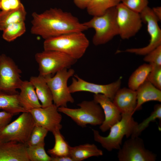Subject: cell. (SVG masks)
Segmentation results:
<instances>
[{
    "label": "cell",
    "instance_id": "cell-5",
    "mask_svg": "<svg viewBox=\"0 0 161 161\" xmlns=\"http://www.w3.org/2000/svg\"><path fill=\"white\" fill-rule=\"evenodd\" d=\"M77 105L79 107L78 108L61 107H58V110L82 127L88 124L100 126L102 124L104 119L103 111L100 105L94 100H84Z\"/></svg>",
    "mask_w": 161,
    "mask_h": 161
},
{
    "label": "cell",
    "instance_id": "cell-19",
    "mask_svg": "<svg viewBox=\"0 0 161 161\" xmlns=\"http://www.w3.org/2000/svg\"><path fill=\"white\" fill-rule=\"evenodd\" d=\"M137 103L135 111L141 109L143 104L154 101L161 102V90L146 80L136 91Z\"/></svg>",
    "mask_w": 161,
    "mask_h": 161
},
{
    "label": "cell",
    "instance_id": "cell-4",
    "mask_svg": "<svg viewBox=\"0 0 161 161\" xmlns=\"http://www.w3.org/2000/svg\"><path fill=\"white\" fill-rule=\"evenodd\" d=\"M131 114H121V118L110 128L109 134L106 137L100 135L97 130L92 129L94 140L100 143L104 148L110 151L119 149L123 137L131 136L138 123Z\"/></svg>",
    "mask_w": 161,
    "mask_h": 161
},
{
    "label": "cell",
    "instance_id": "cell-36",
    "mask_svg": "<svg viewBox=\"0 0 161 161\" xmlns=\"http://www.w3.org/2000/svg\"><path fill=\"white\" fill-rule=\"evenodd\" d=\"M91 0H73L75 5L78 8L84 9H86Z\"/></svg>",
    "mask_w": 161,
    "mask_h": 161
},
{
    "label": "cell",
    "instance_id": "cell-6",
    "mask_svg": "<svg viewBox=\"0 0 161 161\" xmlns=\"http://www.w3.org/2000/svg\"><path fill=\"white\" fill-rule=\"evenodd\" d=\"M38 65L39 74L44 76L55 74L64 69H69L77 60L60 52L44 50L35 56Z\"/></svg>",
    "mask_w": 161,
    "mask_h": 161
},
{
    "label": "cell",
    "instance_id": "cell-35",
    "mask_svg": "<svg viewBox=\"0 0 161 161\" xmlns=\"http://www.w3.org/2000/svg\"><path fill=\"white\" fill-rule=\"evenodd\" d=\"M14 115L5 111L0 112V130L4 129L10 123Z\"/></svg>",
    "mask_w": 161,
    "mask_h": 161
},
{
    "label": "cell",
    "instance_id": "cell-20",
    "mask_svg": "<svg viewBox=\"0 0 161 161\" xmlns=\"http://www.w3.org/2000/svg\"><path fill=\"white\" fill-rule=\"evenodd\" d=\"M33 86L41 107H46L53 104V97L44 76L39 74L32 76L30 80Z\"/></svg>",
    "mask_w": 161,
    "mask_h": 161
},
{
    "label": "cell",
    "instance_id": "cell-16",
    "mask_svg": "<svg viewBox=\"0 0 161 161\" xmlns=\"http://www.w3.org/2000/svg\"><path fill=\"white\" fill-rule=\"evenodd\" d=\"M26 144L0 140V161H30Z\"/></svg>",
    "mask_w": 161,
    "mask_h": 161
},
{
    "label": "cell",
    "instance_id": "cell-22",
    "mask_svg": "<svg viewBox=\"0 0 161 161\" xmlns=\"http://www.w3.org/2000/svg\"><path fill=\"white\" fill-rule=\"evenodd\" d=\"M18 93L12 94L0 90V109L14 115L27 112L19 101Z\"/></svg>",
    "mask_w": 161,
    "mask_h": 161
},
{
    "label": "cell",
    "instance_id": "cell-8",
    "mask_svg": "<svg viewBox=\"0 0 161 161\" xmlns=\"http://www.w3.org/2000/svg\"><path fill=\"white\" fill-rule=\"evenodd\" d=\"M35 126L29 112H24L14 121L0 130V140L14 141L26 144Z\"/></svg>",
    "mask_w": 161,
    "mask_h": 161
},
{
    "label": "cell",
    "instance_id": "cell-34",
    "mask_svg": "<svg viewBox=\"0 0 161 161\" xmlns=\"http://www.w3.org/2000/svg\"><path fill=\"white\" fill-rule=\"evenodd\" d=\"M23 5L21 0H0L1 11L15 10Z\"/></svg>",
    "mask_w": 161,
    "mask_h": 161
},
{
    "label": "cell",
    "instance_id": "cell-17",
    "mask_svg": "<svg viewBox=\"0 0 161 161\" xmlns=\"http://www.w3.org/2000/svg\"><path fill=\"white\" fill-rule=\"evenodd\" d=\"M112 101L121 114H133L137 105L136 91L129 88L119 89Z\"/></svg>",
    "mask_w": 161,
    "mask_h": 161
},
{
    "label": "cell",
    "instance_id": "cell-9",
    "mask_svg": "<svg viewBox=\"0 0 161 161\" xmlns=\"http://www.w3.org/2000/svg\"><path fill=\"white\" fill-rule=\"evenodd\" d=\"M21 70L13 60L4 54L0 55V90L12 94L18 93L23 80Z\"/></svg>",
    "mask_w": 161,
    "mask_h": 161
},
{
    "label": "cell",
    "instance_id": "cell-32",
    "mask_svg": "<svg viewBox=\"0 0 161 161\" xmlns=\"http://www.w3.org/2000/svg\"><path fill=\"white\" fill-rule=\"evenodd\" d=\"M122 3L130 10L140 13L148 6V0H121Z\"/></svg>",
    "mask_w": 161,
    "mask_h": 161
},
{
    "label": "cell",
    "instance_id": "cell-12",
    "mask_svg": "<svg viewBox=\"0 0 161 161\" xmlns=\"http://www.w3.org/2000/svg\"><path fill=\"white\" fill-rule=\"evenodd\" d=\"M118 150L119 161H155L157 158L155 154L145 148L143 140L139 137L127 140Z\"/></svg>",
    "mask_w": 161,
    "mask_h": 161
},
{
    "label": "cell",
    "instance_id": "cell-2",
    "mask_svg": "<svg viewBox=\"0 0 161 161\" xmlns=\"http://www.w3.org/2000/svg\"><path fill=\"white\" fill-rule=\"evenodd\" d=\"M89 44L83 32H77L45 39L43 47L44 50L59 51L78 60L84 55Z\"/></svg>",
    "mask_w": 161,
    "mask_h": 161
},
{
    "label": "cell",
    "instance_id": "cell-7",
    "mask_svg": "<svg viewBox=\"0 0 161 161\" xmlns=\"http://www.w3.org/2000/svg\"><path fill=\"white\" fill-rule=\"evenodd\" d=\"M75 72L73 69H65L58 72L53 76L51 75L44 76L51 92L54 104L58 107H67L68 103L74 102L67 82L74 75Z\"/></svg>",
    "mask_w": 161,
    "mask_h": 161
},
{
    "label": "cell",
    "instance_id": "cell-26",
    "mask_svg": "<svg viewBox=\"0 0 161 161\" xmlns=\"http://www.w3.org/2000/svg\"><path fill=\"white\" fill-rule=\"evenodd\" d=\"M52 134L54 137L55 143L54 147L48 150V153L52 157L69 155L70 146L65 140L60 130L56 131Z\"/></svg>",
    "mask_w": 161,
    "mask_h": 161
},
{
    "label": "cell",
    "instance_id": "cell-30",
    "mask_svg": "<svg viewBox=\"0 0 161 161\" xmlns=\"http://www.w3.org/2000/svg\"><path fill=\"white\" fill-rule=\"evenodd\" d=\"M48 132L45 128L35 125L26 144L27 146H32L44 142Z\"/></svg>",
    "mask_w": 161,
    "mask_h": 161
},
{
    "label": "cell",
    "instance_id": "cell-29",
    "mask_svg": "<svg viewBox=\"0 0 161 161\" xmlns=\"http://www.w3.org/2000/svg\"><path fill=\"white\" fill-rule=\"evenodd\" d=\"M45 143L27 146L26 151L30 161H51V157L46 153Z\"/></svg>",
    "mask_w": 161,
    "mask_h": 161
},
{
    "label": "cell",
    "instance_id": "cell-1",
    "mask_svg": "<svg viewBox=\"0 0 161 161\" xmlns=\"http://www.w3.org/2000/svg\"><path fill=\"white\" fill-rule=\"evenodd\" d=\"M31 33L44 40L65 34L83 31L88 29L69 12L51 8L43 12L32 14Z\"/></svg>",
    "mask_w": 161,
    "mask_h": 161
},
{
    "label": "cell",
    "instance_id": "cell-13",
    "mask_svg": "<svg viewBox=\"0 0 161 161\" xmlns=\"http://www.w3.org/2000/svg\"><path fill=\"white\" fill-rule=\"evenodd\" d=\"M72 79L71 84L69 86L71 93L79 92H86L95 94L103 95L112 100L115 94L120 88L121 84V78L111 83L99 84L86 81L77 75Z\"/></svg>",
    "mask_w": 161,
    "mask_h": 161
},
{
    "label": "cell",
    "instance_id": "cell-25",
    "mask_svg": "<svg viewBox=\"0 0 161 161\" xmlns=\"http://www.w3.org/2000/svg\"><path fill=\"white\" fill-rule=\"evenodd\" d=\"M120 1L121 0H91L86 9L91 16L100 15L108 9L116 7Z\"/></svg>",
    "mask_w": 161,
    "mask_h": 161
},
{
    "label": "cell",
    "instance_id": "cell-11",
    "mask_svg": "<svg viewBox=\"0 0 161 161\" xmlns=\"http://www.w3.org/2000/svg\"><path fill=\"white\" fill-rule=\"evenodd\" d=\"M140 14L143 22L147 24V31L150 38L149 43L145 47L128 49L123 51L118 50V53L124 52L145 55L161 45V30L158 24L159 21L152 9L147 6Z\"/></svg>",
    "mask_w": 161,
    "mask_h": 161
},
{
    "label": "cell",
    "instance_id": "cell-14",
    "mask_svg": "<svg viewBox=\"0 0 161 161\" xmlns=\"http://www.w3.org/2000/svg\"><path fill=\"white\" fill-rule=\"evenodd\" d=\"M29 112L33 117L35 125L41 126L52 133L62 129V116L54 104L46 107L34 109Z\"/></svg>",
    "mask_w": 161,
    "mask_h": 161
},
{
    "label": "cell",
    "instance_id": "cell-28",
    "mask_svg": "<svg viewBox=\"0 0 161 161\" xmlns=\"http://www.w3.org/2000/svg\"><path fill=\"white\" fill-rule=\"evenodd\" d=\"M26 31L24 21L13 23L7 26L3 31L2 38L6 41L10 42L22 35Z\"/></svg>",
    "mask_w": 161,
    "mask_h": 161
},
{
    "label": "cell",
    "instance_id": "cell-10",
    "mask_svg": "<svg viewBox=\"0 0 161 161\" xmlns=\"http://www.w3.org/2000/svg\"><path fill=\"white\" fill-rule=\"evenodd\" d=\"M118 35L123 39L134 36L140 30L142 20L140 13L130 10L122 3L116 7Z\"/></svg>",
    "mask_w": 161,
    "mask_h": 161
},
{
    "label": "cell",
    "instance_id": "cell-27",
    "mask_svg": "<svg viewBox=\"0 0 161 161\" xmlns=\"http://www.w3.org/2000/svg\"><path fill=\"white\" fill-rule=\"evenodd\" d=\"M157 119L159 122H161V105L160 104L154 106L153 111L148 117L140 123L137 124L131 136V137H139L142 132L148 126L151 122H155Z\"/></svg>",
    "mask_w": 161,
    "mask_h": 161
},
{
    "label": "cell",
    "instance_id": "cell-33",
    "mask_svg": "<svg viewBox=\"0 0 161 161\" xmlns=\"http://www.w3.org/2000/svg\"><path fill=\"white\" fill-rule=\"evenodd\" d=\"M143 60L151 65L161 66V45L145 55Z\"/></svg>",
    "mask_w": 161,
    "mask_h": 161
},
{
    "label": "cell",
    "instance_id": "cell-15",
    "mask_svg": "<svg viewBox=\"0 0 161 161\" xmlns=\"http://www.w3.org/2000/svg\"><path fill=\"white\" fill-rule=\"evenodd\" d=\"M93 100L100 105L103 110L104 119L99 128L102 132H106L120 120L121 114L112 100L106 96L101 94H94Z\"/></svg>",
    "mask_w": 161,
    "mask_h": 161
},
{
    "label": "cell",
    "instance_id": "cell-24",
    "mask_svg": "<svg viewBox=\"0 0 161 161\" xmlns=\"http://www.w3.org/2000/svg\"><path fill=\"white\" fill-rule=\"evenodd\" d=\"M151 69V66L149 64H144L138 67L129 78V88L132 90L136 91L146 80Z\"/></svg>",
    "mask_w": 161,
    "mask_h": 161
},
{
    "label": "cell",
    "instance_id": "cell-38",
    "mask_svg": "<svg viewBox=\"0 0 161 161\" xmlns=\"http://www.w3.org/2000/svg\"><path fill=\"white\" fill-rule=\"evenodd\" d=\"M153 12L159 21L161 20V7H154L152 9Z\"/></svg>",
    "mask_w": 161,
    "mask_h": 161
},
{
    "label": "cell",
    "instance_id": "cell-21",
    "mask_svg": "<svg viewBox=\"0 0 161 161\" xmlns=\"http://www.w3.org/2000/svg\"><path fill=\"white\" fill-rule=\"evenodd\" d=\"M102 151L94 144L86 143L70 146L69 155L74 161H81L92 157L103 155Z\"/></svg>",
    "mask_w": 161,
    "mask_h": 161
},
{
    "label": "cell",
    "instance_id": "cell-3",
    "mask_svg": "<svg viewBox=\"0 0 161 161\" xmlns=\"http://www.w3.org/2000/svg\"><path fill=\"white\" fill-rule=\"evenodd\" d=\"M116 7L110 8L102 14L93 16L89 20L83 23L88 29L93 28L95 33L92 39L95 46L105 44L118 35Z\"/></svg>",
    "mask_w": 161,
    "mask_h": 161
},
{
    "label": "cell",
    "instance_id": "cell-37",
    "mask_svg": "<svg viewBox=\"0 0 161 161\" xmlns=\"http://www.w3.org/2000/svg\"><path fill=\"white\" fill-rule=\"evenodd\" d=\"M51 161H74L70 155L60 157H51Z\"/></svg>",
    "mask_w": 161,
    "mask_h": 161
},
{
    "label": "cell",
    "instance_id": "cell-31",
    "mask_svg": "<svg viewBox=\"0 0 161 161\" xmlns=\"http://www.w3.org/2000/svg\"><path fill=\"white\" fill-rule=\"evenodd\" d=\"M150 65L151 69L146 80L161 90V66Z\"/></svg>",
    "mask_w": 161,
    "mask_h": 161
},
{
    "label": "cell",
    "instance_id": "cell-18",
    "mask_svg": "<svg viewBox=\"0 0 161 161\" xmlns=\"http://www.w3.org/2000/svg\"><path fill=\"white\" fill-rule=\"evenodd\" d=\"M18 100L21 106L27 112L41 107L35 88L30 81H23L19 89Z\"/></svg>",
    "mask_w": 161,
    "mask_h": 161
},
{
    "label": "cell",
    "instance_id": "cell-23",
    "mask_svg": "<svg viewBox=\"0 0 161 161\" xmlns=\"http://www.w3.org/2000/svg\"><path fill=\"white\" fill-rule=\"evenodd\" d=\"M27 12L23 5L15 10L0 11V30L11 24L25 21Z\"/></svg>",
    "mask_w": 161,
    "mask_h": 161
}]
</instances>
